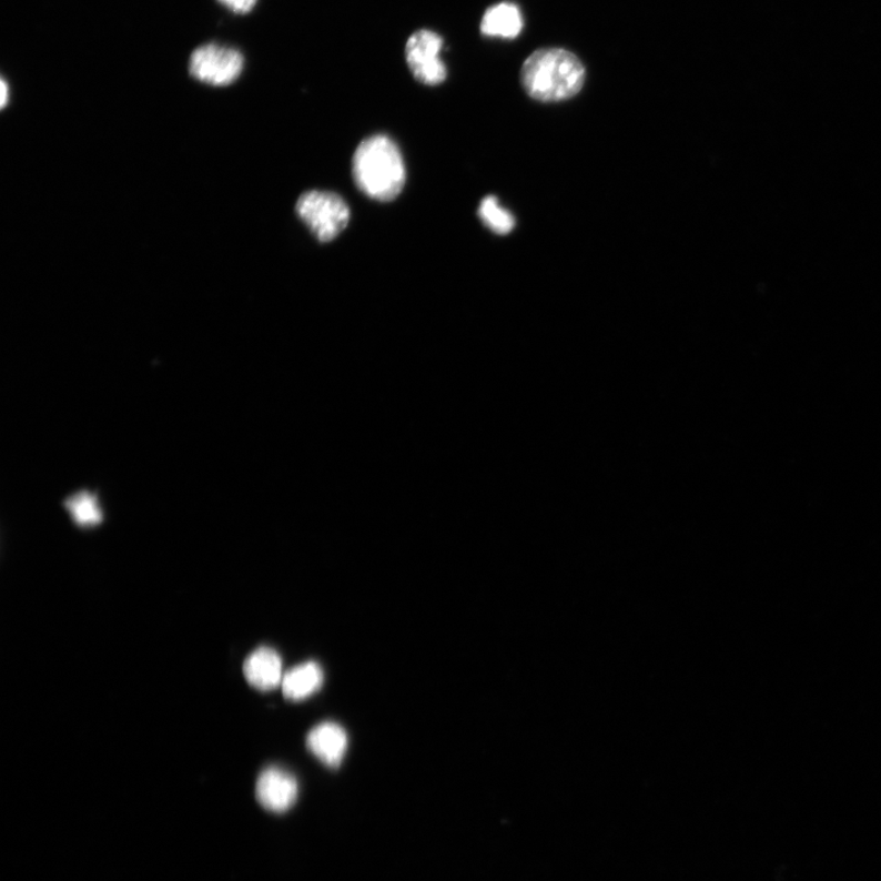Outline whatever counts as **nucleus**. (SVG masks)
Instances as JSON below:
<instances>
[{"label": "nucleus", "instance_id": "nucleus-1", "mask_svg": "<svg viewBox=\"0 0 881 881\" xmlns=\"http://www.w3.org/2000/svg\"><path fill=\"white\" fill-rule=\"evenodd\" d=\"M521 85L533 100L553 103L577 97L586 81L579 59L563 49L534 52L521 67Z\"/></svg>", "mask_w": 881, "mask_h": 881}, {"label": "nucleus", "instance_id": "nucleus-2", "mask_svg": "<svg viewBox=\"0 0 881 881\" xmlns=\"http://www.w3.org/2000/svg\"><path fill=\"white\" fill-rule=\"evenodd\" d=\"M356 186L376 201L395 200L406 184V165L395 141L386 135L365 139L353 158Z\"/></svg>", "mask_w": 881, "mask_h": 881}, {"label": "nucleus", "instance_id": "nucleus-3", "mask_svg": "<svg viewBox=\"0 0 881 881\" xmlns=\"http://www.w3.org/2000/svg\"><path fill=\"white\" fill-rule=\"evenodd\" d=\"M297 216L321 243H330L345 230L351 210L340 195L330 192H307L296 202Z\"/></svg>", "mask_w": 881, "mask_h": 881}, {"label": "nucleus", "instance_id": "nucleus-4", "mask_svg": "<svg viewBox=\"0 0 881 881\" xmlns=\"http://www.w3.org/2000/svg\"><path fill=\"white\" fill-rule=\"evenodd\" d=\"M243 69V54L232 47L217 43L199 47L189 63L190 74L212 87L231 85L241 77Z\"/></svg>", "mask_w": 881, "mask_h": 881}, {"label": "nucleus", "instance_id": "nucleus-5", "mask_svg": "<svg viewBox=\"0 0 881 881\" xmlns=\"http://www.w3.org/2000/svg\"><path fill=\"white\" fill-rule=\"evenodd\" d=\"M444 40L432 30H419L411 36L406 59L414 78L424 85L437 87L447 78V68L440 59Z\"/></svg>", "mask_w": 881, "mask_h": 881}, {"label": "nucleus", "instance_id": "nucleus-6", "mask_svg": "<svg viewBox=\"0 0 881 881\" xmlns=\"http://www.w3.org/2000/svg\"><path fill=\"white\" fill-rule=\"evenodd\" d=\"M297 781L291 772L281 768H269L261 772L256 782L259 803L272 813L290 811L297 799Z\"/></svg>", "mask_w": 881, "mask_h": 881}, {"label": "nucleus", "instance_id": "nucleus-7", "mask_svg": "<svg viewBox=\"0 0 881 881\" xmlns=\"http://www.w3.org/2000/svg\"><path fill=\"white\" fill-rule=\"evenodd\" d=\"M306 746L325 766L337 768L347 752L348 736L338 723L324 722L308 732Z\"/></svg>", "mask_w": 881, "mask_h": 881}, {"label": "nucleus", "instance_id": "nucleus-8", "mask_svg": "<svg viewBox=\"0 0 881 881\" xmlns=\"http://www.w3.org/2000/svg\"><path fill=\"white\" fill-rule=\"evenodd\" d=\"M244 675L246 681L260 690L281 686L284 674L280 654L271 648H259L245 660Z\"/></svg>", "mask_w": 881, "mask_h": 881}, {"label": "nucleus", "instance_id": "nucleus-9", "mask_svg": "<svg viewBox=\"0 0 881 881\" xmlns=\"http://www.w3.org/2000/svg\"><path fill=\"white\" fill-rule=\"evenodd\" d=\"M324 671L317 662L308 661L284 674L282 690L285 698L300 701L312 697L324 685Z\"/></svg>", "mask_w": 881, "mask_h": 881}, {"label": "nucleus", "instance_id": "nucleus-10", "mask_svg": "<svg viewBox=\"0 0 881 881\" xmlns=\"http://www.w3.org/2000/svg\"><path fill=\"white\" fill-rule=\"evenodd\" d=\"M523 29L519 8L514 3H499L487 9L480 30L489 38L516 39Z\"/></svg>", "mask_w": 881, "mask_h": 881}, {"label": "nucleus", "instance_id": "nucleus-11", "mask_svg": "<svg viewBox=\"0 0 881 881\" xmlns=\"http://www.w3.org/2000/svg\"><path fill=\"white\" fill-rule=\"evenodd\" d=\"M64 507L70 518L82 529L98 527L103 520V512L97 494L79 492L65 499Z\"/></svg>", "mask_w": 881, "mask_h": 881}, {"label": "nucleus", "instance_id": "nucleus-12", "mask_svg": "<svg viewBox=\"0 0 881 881\" xmlns=\"http://www.w3.org/2000/svg\"><path fill=\"white\" fill-rule=\"evenodd\" d=\"M479 217L487 229L498 235L509 234L516 225L514 214L499 205L497 198L494 195L486 196L482 201Z\"/></svg>", "mask_w": 881, "mask_h": 881}, {"label": "nucleus", "instance_id": "nucleus-13", "mask_svg": "<svg viewBox=\"0 0 881 881\" xmlns=\"http://www.w3.org/2000/svg\"><path fill=\"white\" fill-rule=\"evenodd\" d=\"M220 2L236 14H246L254 9L257 0H220Z\"/></svg>", "mask_w": 881, "mask_h": 881}, {"label": "nucleus", "instance_id": "nucleus-14", "mask_svg": "<svg viewBox=\"0 0 881 881\" xmlns=\"http://www.w3.org/2000/svg\"><path fill=\"white\" fill-rule=\"evenodd\" d=\"M0 91H2V97H0V103H2V107L4 109L8 102V85L4 79H2V89H0Z\"/></svg>", "mask_w": 881, "mask_h": 881}]
</instances>
